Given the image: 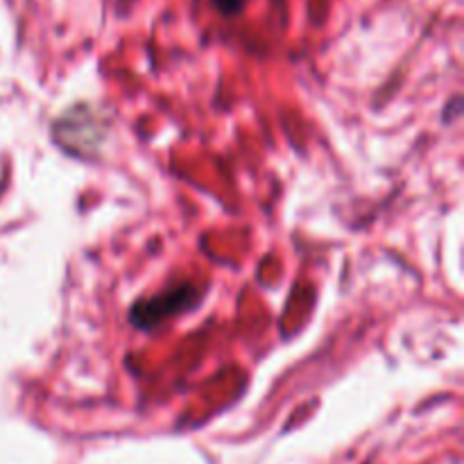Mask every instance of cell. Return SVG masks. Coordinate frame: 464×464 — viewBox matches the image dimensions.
Returning a JSON list of instances; mask_svg holds the SVG:
<instances>
[{
  "label": "cell",
  "instance_id": "cell-2",
  "mask_svg": "<svg viewBox=\"0 0 464 464\" xmlns=\"http://www.w3.org/2000/svg\"><path fill=\"white\" fill-rule=\"evenodd\" d=\"M213 5L225 16H238L245 9V5H247V0H213Z\"/></svg>",
  "mask_w": 464,
  "mask_h": 464
},
{
  "label": "cell",
  "instance_id": "cell-1",
  "mask_svg": "<svg viewBox=\"0 0 464 464\" xmlns=\"http://www.w3.org/2000/svg\"><path fill=\"white\" fill-rule=\"evenodd\" d=\"M190 302H193V288L184 285V288H177L172 293L159 295L150 302L136 304L134 311H131V320H134L136 326H152L157 322L166 320V317L175 315L181 308L190 306Z\"/></svg>",
  "mask_w": 464,
  "mask_h": 464
}]
</instances>
